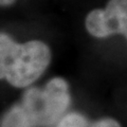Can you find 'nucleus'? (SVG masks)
I'll return each instance as SVG.
<instances>
[{"instance_id": "1", "label": "nucleus", "mask_w": 127, "mask_h": 127, "mask_svg": "<svg viewBox=\"0 0 127 127\" xmlns=\"http://www.w3.org/2000/svg\"><path fill=\"white\" fill-rule=\"evenodd\" d=\"M69 104L67 82L54 77L42 89H28L21 102L5 113L1 127H49L61 121Z\"/></svg>"}, {"instance_id": "6", "label": "nucleus", "mask_w": 127, "mask_h": 127, "mask_svg": "<svg viewBox=\"0 0 127 127\" xmlns=\"http://www.w3.org/2000/svg\"><path fill=\"white\" fill-rule=\"evenodd\" d=\"M124 35H125V37H126V38H127V32H126V33H125V34H124Z\"/></svg>"}, {"instance_id": "2", "label": "nucleus", "mask_w": 127, "mask_h": 127, "mask_svg": "<svg viewBox=\"0 0 127 127\" xmlns=\"http://www.w3.org/2000/svg\"><path fill=\"white\" fill-rule=\"evenodd\" d=\"M51 62L49 47L40 40L18 43L7 34L0 35V75L12 86L32 85Z\"/></svg>"}, {"instance_id": "3", "label": "nucleus", "mask_w": 127, "mask_h": 127, "mask_svg": "<svg viewBox=\"0 0 127 127\" xmlns=\"http://www.w3.org/2000/svg\"><path fill=\"white\" fill-rule=\"evenodd\" d=\"M90 35L105 38L127 32V0H109L105 9H95L86 17Z\"/></svg>"}, {"instance_id": "5", "label": "nucleus", "mask_w": 127, "mask_h": 127, "mask_svg": "<svg viewBox=\"0 0 127 127\" xmlns=\"http://www.w3.org/2000/svg\"><path fill=\"white\" fill-rule=\"evenodd\" d=\"M16 1V0H0V3H1L2 6H6V5H11Z\"/></svg>"}, {"instance_id": "4", "label": "nucleus", "mask_w": 127, "mask_h": 127, "mask_svg": "<svg viewBox=\"0 0 127 127\" xmlns=\"http://www.w3.org/2000/svg\"><path fill=\"white\" fill-rule=\"evenodd\" d=\"M56 127H121L113 119H102L100 121L90 123L79 113H69L61 119Z\"/></svg>"}]
</instances>
